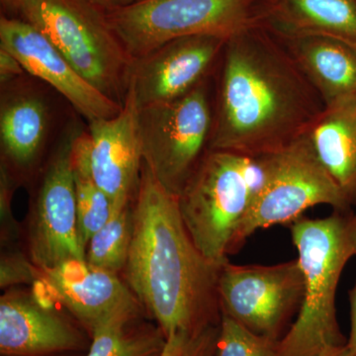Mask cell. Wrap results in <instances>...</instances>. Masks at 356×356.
<instances>
[{"mask_svg":"<svg viewBox=\"0 0 356 356\" xmlns=\"http://www.w3.org/2000/svg\"><path fill=\"white\" fill-rule=\"evenodd\" d=\"M14 181L11 170L4 163H1L0 168V214H1L2 231L4 232L6 241L8 235L13 238L17 229L14 228L15 221L13 215V195Z\"/></svg>","mask_w":356,"mask_h":356,"instance_id":"obj_26","label":"cell"},{"mask_svg":"<svg viewBox=\"0 0 356 356\" xmlns=\"http://www.w3.org/2000/svg\"><path fill=\"white\" fill-rule=\"evenodd\" d=\"M133 236L125 282L166 337L220 325V270L196 247L177 196L144 163L132 201Z\"/></svg>","mask_w":356,"mask_h":356,"instance_id":"obj_2","label":"cell"},{"mask_svg":"<svg viewBox=\"0 0 356 356\" xmlns=\"http://www.w3.org/2000/svg\"><path fill=\"white\" fill-rule=\"evenodd\" d=\"M219 334L220 325L199 332H173L161 356H216Z\"/></svg>","mask_w":356,"mask_h":356,"instance_id":"obj_24","label":"cell"},{"mask_svg":"<svg viewBox=\"0 0 356 356\" xmlns=\"http://www.w3.org/2000/svg\"><path fill=\"white\" fill-rule=\"evenodd\" d=\"M144 316L117 318L96 330L84 356H161L168 337Z\"/></svg>","mask_w":356,"mask_h":356,"instance_id":"obj_20","label":"cell"},{"mask_svg":"<svg viewBox=\"0 0 356 356\" xmlns=\"http://www.w3.org/2000/svg\"><path fill=\"white\" fill-rule=\"evenodd\" d=\"M88 124L91 175L111 199L115 213L132 203L144 165L139 105L133 88L129 86L116 116Z\"/></svg>","mask_w":356,"mask_h":356,"instance_id":"obj_13","label":"cell"},{"mask_svg":"<svg viewBox=\"0 0 356 356\" xmlns=\"http://www.w3.org/2000/svg\"><path fill=\"white\" fill-rule=\"evenodd\" d=\"M257 20L278 38L327 37L356 49L355 0H262Z\"/></svg>","mask_w":356,"mask_h":356,"instance_id":"obj_16","label":"cell"},{"mask_svg":"<svg viewBox=\"0 0 356 356\" xmlns=\"http://www.w3.org/2000/svg\"><path fill=\"white\" fill-rule=\"evenodd\" d=\"M226 43L218 37H184L133 60L129 86L140 108L172 102L191 92L204 81Z\"/></svg>","mask_w":356,"mask_h":356,"instance_id":"obj_14","label":"cell"},{"mask_svg":"<svg viewBox=\"0 0 356 356\" xmlns=\"http://www.w3.org/2000/svg\"><path fill=\"white\" fill-rule=\"evenodd\" d=\"M280 39L317 89L325 107L356 98L355 48L327 37Z\"/></svg>","mask_w":356,"mask_h":356,"instance_id":"obj_17","label":"cell"},{"mask_svg":"<svg viewBox=\"0 0 356 356\" xmlns=\"http://www.w3.org/2000/svg\"><path fill=\"white\" fill-rule=\"evenodd\" d=\"M213 121L204 81L172 102L139 107L144 163L177 197L209 149Z\"/></svg>","mask_w":356,"mask_h":356,"instance_id":"obj_8","label":"cell"},{"mask_svg":"<svg viewBox=\"0 0 356 356\" xmlns=\"http://www.w3.org/2000/svg\"><path fill=\"white\" fill-rule=\"evenodd\" d=\"M257 0H140L106 11L110 26L133 60L173 40H228L259 23Z\"/></svg>","mask_w":356,"mask_h":356,"instance_id":"obj_7","label":"cell"},{"mask_svg":"<svg viewBox=\"0 0 356 356\" xmlns=\"http://www.w3.org/2000/svg\"><path fill=\"white\" fill-rule=\"evenodd\" d=\"M133 236L132 203L113 213L108 222L91 236L86 261L102 270L119 274L127 264Z\"/></svg>","mask_w":356,"mask_h":356,"instance_id":"obj_22","label":"cell"},{"mask_svg":"<svg viewBox=\"0 0 356 356\" xmlns=\"http://www.w3.org/2000/svg\"><path fill=\"white\" fill-rule=\"evenodd\" d=\"M23 0H1L2 6L9 11H20Z\"/></svg>","mask_w":356,"mask_h":356,"instance_id":"obj_31","label":"cell"},{"mask_svg":"<svg viewBox=\"0 0 356 356\" xmlns=\"http://www.w3.org/2000/svg\"><path fill=\"white\" fill-rule=\"evenodd\" d=\"M20 13L93 88L123 104L133 58L106 11L91 0H23Z\"/></svg>","mask_w":356,"mask_h":356,"instance_id":"obj_4","label":"cell"},{"mask_svg":"<svg viewBox=\"0 0 356 356\" xmlns=\"http://www.w3.org/2000/svg\"><path fill=\"white\" fill-rule=\"evenodd\" d=\"M355 4H356V0H355Z\"/></svg>","mask_w":356,"mask_h":356,"instance_id":"obj_33","label":"cell"},{"mask_svg":"<svg viewBox=\"0 0 356 356\" xmlns=\"http://www.w3.org/2000/svg\"><path fill=\"white\" fill-rule=\"evenodd\" d=\"M218 291L222 315L255 334L280 341L301 308L303 276L297 259L274 266L227 261Z\"/></svg>","mask_w":356,"mask_h":356,"instance_id":"obj_9","label":"cell"},{"mask_svg":"<svg viewBox=\"0 0 356 356\" xmlns=\"http://www.w3.org/2000/svg\"><path fill=\"white\" fill-rule=\"evenodd\" d=\"M72 168L76 182L77 222L81 245L86 250L91 236L114 213L109 196L95 184L89 165L88 132L77 133L72 145Z\"/></svg>","mask_w":356,"mask_h":356,"instance_id":"obj_21","label":"cell"},{"mask_svg":"<svg viewBox=\"0 0 356 356\" xmlns=\"http://www.w3.org/2000/svg\"><path fill=\"white\" fill-rule=\"evenodd\" d=\"M91 1L103 10L110 11L131 6L140 0H91Z\"/></svg>","mask_w":356,"mask_h":356,"instance_id":"obj_29","label":"cell"},{"mask_svg":"<svg viewBox=\"0 0 356 356\" xmlns=\"http://www.w3.org/2000/svg\"><path fill=\"white\" fill-rule=\"evenodd\" d=\"M278 341L255 334L222 315L216 356H277Z\"/></svg>","mask_w":356,"mask_h":356,"instance_id":"obj_23","label":"cell"},{"mask_svg":"<svg viewBox=\"0 0 356 356\" xmlns=\"http://www.w3.org/2000/svg\"><path fill=\"white\" fill-rule=\"evenodd\" d=\"M79 133H65L49 161L33 209L28 235L30 261L39 270L65 261H86L77 222L72 145Z\"/></svg>","mask_w":356,"mask_h":356,"instance_id":"obj_10","label":"cell"},{"mask_svg":"<svg viewBox=\"0 0 356 356\" xmlns=\"http://www.w3.org/2000/svg\"><path fill=\"white\" fill-rule=\"evenodd\" d=\"M259 181L234 240L232 254L259 229L291 225L318 205L353 209L318 159L308 135L254 161Z\"/></svg>","mask_w":356,"mask_h":356,"instance_id":"obj_6","label":"cell"},{"mask_svg":"<svg viewBox=\"0 0 356 356\" xmlns=\"http://www.w3.org/2000/svg\"><path fill=\"white\" fill-rule=\"evenodd\" d=\"M39 269L31 261H27L23 255L10 252L2 254L1 287H8L18 283H34L38 280Z\"/></svg>","mask_w":356,"mask_h":356,"instance_id":"obj_25","label":"cell"},{"mask_svg":"<svg viewBox=\"0 0 356 356\" xmlns=\"http://www.w3.org/2000/svg\"><path fill=\"white\" fill-rule=\"evenodd\" d=\"M254 159L208 149L177 197L180 214L201 252L218 266L229 261L234 240L257 184Z\"/></svg>","mask_w":356,"mask_h":356,"instance_id":"obj_5","label":"cell"},{"mask_svg":"<svg viewBox=\"0 0 356 356\" xmlns=\"http://www.w3.org/2000/svg\"><path fill=\"white\" fill-rule=\"evenodd\" d=\"M86 353H67V355H54V356H84Z\"/></svg>","mask_w":356,"mask_h":356,"instance_id":"obj_32","label":"cell"},{"mask_svg":"<svg viewBox=\"0 0 356 356\" xmlns=\"http://www.w3.org/2000/svg\"><path fill=\"white\" fill-rule=\"evenodd\" d=\"M348 296L350 304V332L346 346L350 355L356 356V282L355 286L350 290Z\"/></svg>","mask_w":356,"mask_h":356,"instance_id":"obj_28","label":"cell"},{"mask_svg":"<svg viewBox=\"0 0 356 356\" xmlns=\"http://www.w3.org/2000/svg\"><path fill=\"white\" fill-rule=\"evenodd\" d=\"M209 149L250 159L309 133L325 108L285 44L257 23L227 41Z\"/></svg>","mask_w":356,"mask_h":356,"instance_id":"obj_1","label":"cell"},{"mask_svg":"<svg viewBox=\"0 0 356 356\" xmlns=\"http://www.w3.org/2000/svg\"><path fill=\"white\" fill-rule=\"evenodd\" d=\"M320 356H351L346 346H337V348H329L325 350Z\"/></svg>","mask_w":356,"mask_h":356,"instance_id":"obj_30","label":"cell"},{"mask_svg":"<svg viewBox=\"0 0 356 356\" xmlns=\"http://www.w3.org/2000/svg\"><path fill=\"white\" fill-rule=\"evenodd\" d=\"M49 128L50 112L40 96L20 89L2 92L0 146L2 163L9 170H28L36 163Z\"/></svg>","mask_w":356,"mask_h":356,"instance_id":"obj_18","label":"cell"},{"mask_svg":"<svg viewBox=\"0 0 356 356\" xmlns=\"http://www.w3.org/2000/svg\"><path fill=\"white\" fill-rule=\"evenodd\" d=\"M39 280L90 337L96 330L115 318L147 315L118 274L96 268L86 261L72 259L54 268L39 270Z\"/></svg>","mask_w":356,"mask_h":356,"instance_id":"obj_15","label":"cell"},{"mask_svg":"<svg viewBox=\"0 0 356 356\" xmlns=\"http://www.w3.org/2000/svg\"><path fill=\"white\" fill-rule=\"evenodd\" d=\"M307 135L343 197L356 207V98L325 107Z\"/></svg>","mask_w":356,"mask_h":356,"instance_id":"obj_19","label":"cell"},{"mask_svg":"<svg viewBox=\"0 0 356 356\" xmlns=\"http://www.w3.org/2000/svg\"><path fill=\"white\" fill-rule=\"evenodd\" d=\"M0 48L17 58L26 72L46 81L64 96L88 123L112 118L120 112L121 104L93 88L50 40L27 21L2 15Z\"/></svg>","mask_w":356,"mask_h":356,"instance_id":"obj_12","label":"cell"},{"mask_svg":"<svg viewBox=\"0 0 356 356\" xmlns=\"http://www.w3.org/2000/svg\"><path fill=\"white\" fill-rule=\"evenodd\" d=\"M26 72L18 58L8 51L0 48V81L1 86L13 83Z\"/></svg>","mask_w":356,"mask_h":356,"instance_id":"obj_27","label":"cell"},{"mask_svg":"<svg viewBox=\"0 0 356 356\" xmlns=\"http://www.w3.org/2000/svg\"><path fill=\"white\" fill-rule=\"evenodd\" d=\"M90 343V336L76 318H67L33 291L11 290L0 298L1 356L84 353Z\"/></svg>","mask_w":356,"mask_h":356,"instance_id":"obj_11","label":"cell"},{"mask_svg":"<svg viewBox=\"0 0 356 356\" xmlns=\"http://www.w3.org/2000/svg\"><path fill=\"white\" fill-rule=\"evenodd\" d=\"M289 227L304 297L296 321L278 341L277 356H320L348 341L337 322L336 296L344 267L356 257V210L302 217Z\"/></svg>","mask_w":356,"mask_h":356,"instance_id":"obj_3","label":"cell"}]
</instances>
